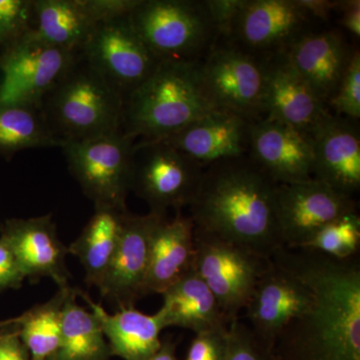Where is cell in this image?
Returning <instances> with one entry per match:
<instances>
[{
	"label": "cell",
	"instance_id": "cell-1",
	"mask_svg": "<svg viewBox=\"0 0 360 360\" xmlns=\"http://www.w3.org/2000/svg\"><path fill=\"white\" fill-rule=\"evenodd\" d=\"M271 259L309 285L314 303L274 345L276 360H360L359 257L281 248Z\"/></svg>",
	"mask_w": 360,
	"mask_h": 360
},
{
	"label": "cell",
	"instance_id": "cell-2",
	"mask_svg": "<svg viewBox=\"0 0 360 360\" xmlns=\"http://www.w3.org/2000/svg\"><path fill=\"white\" fill-rule=\"evenodd\" d=\"M277 186L248 155L207 165L189 205L194 229L271 257L284 248Z\"/></svg>",
	"mask_w": 360,
	"mask_h": 360
},
{
	"label": "cell",
	"instance_id": "cell-3",
	"mask_svg": "<svg viewBox=\"0 0 360 360\" xmlns=\"http://www.w3.org/2000/svg\"><path fill=\"white\" fill-rule=\"evenodd\" d=\"M200 63L161 61L123 104L120 131L136 141H160L217 110L206 96Z\"/></svg>",
	"mask_w": 360,
	"mask_h": 360
},
{
	"label": "cell",
	"instance_id": "cell-4",
	"mask_svg": "<svg viewBox=\"0 0 360 360\" xmlns=\"http://www.w3.org/2000/svg\"><path fill=\"white\" fill-rule=\"evenodd\" d=\"M123 104L120 94L79 53L45 94L39 108L61 146L65 141L120 131Z\"/></svg>",
	"mask_w": 360,
	"mask_h": 360
},
{
	"label": "cell",
	"instance_id": "cell-5",
	"mask_svg": "<svg viewBox=\"0 0 360 360\" xmlns=\"http://www.w3.org/2000/svg\"><path fill=\"white\" fill-rule=\"evenodd\" d=\"M129 18L160 61L200 63L219 39L206 0H139Z\"/></svg>",
	"mask_w": 360,
	"mask_h": 360
},
{
	"label": "cell",
	"instance_id": "cell-6",
	"mask_svg": "<svg viewBox=\"0 0 360 360\" xmlns=\"http://www.w3.org/2000/svg\"><path fill=\"white\" fill-rule=\"evenodd\" d=\"M205 167L165 141H139L132 150L131 191L150 212L167 215L193 202Z\"/></svg>",
	"mask_w": 360,
	"mask_h": 360
},
{
	"label": "cell",
	"instance_id": "cell-7",
	"mask_svg": "<svg viewBox=\"0 0 360 360\" xmlns=\"http://www.w3.org/2000/svg\"><path fill=\"white\" fill-rule=\"evenodd\" d=\"M136 139L122 131L61 144L71 175L96 206L125 210Z\"/></svg>",
	"mask_w": 360,
	"mask_h": 360
},
{
	"label": "cell",
	"instance_id": "cell-8",
	"mask_svg": "<svg viewBox=\"0 0 360 360\" xmlns=\"http://www.w3.org/2000/svg\"><path fill=\"white\" fill-rule=\"evenodd\" d=\"M194 270L217 298L227 321L239 319L255 286L272 266L271 257L194 229Z\"/></svg>",
	"mask_w": 360,
	"mask_h": 360
},
{
	"label": "cell",
	"instance_id": "cell-9",
	"mask_svg": "<svg viewBox=\"0 0 360 360\" xmlns=\"http://www.w3.org/2000/svg\"><path fill=\"white\" fill-rule=\"evenodd\" d=\"M200 68L206 96L215 110L250 122L264 117L266 60L219 40Z\"/></svg>",
	"mask_w": 360,
	"mask_h": 360
},
{
	"label": "cell",
	"instance_id": "cell-10",
	"mask_svg": "<svg viewBox=\"0 0 360 360\" xmlns=\"http://www.w3.org/2000/svg\"><path fill=\"white\" fill-rule=\"evenodd\" d=\"M80 54L120 94L123 103L161 63L134 30L129 13L99 23Z\"/></svg>",
	"mask_w": 360,
	"mask_h": 360
},
{
	"label": "cell",
	"instance_id": "cell-11",
	"mask_svg": "<svg viewBox=\"0 0 360 360\" xmlns=\"http://www.w3.org/2000/svg\"><path fill=\"white\" fill-rule=\"evenodd\" d=\"M78 54L49 44L33 30L0 52V104L39 106Z\"/></svg>",
	"mask_w": 360,
	"mask_h": 360
},
{
	"label": "cell",
	"instance_id": "cell-12",
	"mask_svg": "<svg viewBox=\"0 0 360 360\" xmlns=\"http://www.w3.org/2000/svg\"><path fill=\"white\" fill-rule=\"evenodd\" d=\"M314 20L297 0H245L231 37V42L260 59L286 53L291 45L312 30Z\"/></svg>",
	"mask_w": 360,
	"mask_h": 360
},
{
	"label": "cell",
	"instance_id": "cell-13",
	"mask_svg": "<svg viewBox=\"0 0 360 360\" xmlns=\"http://www.w3.org/2000/svg\"><path fill=\"white\" fill-rule=\"evenodd\" d=\"M354 212L355 198L314 179L277 186V224L284 248H304L326 225Z\"/></svg>",
	"mask_w": 360,
	"mask_h": 360
},
{
	"label": "cell",
	"instance_id": "cell-14",
	"mask_svg": "<svg viewBox=\"0 0 360 360\" xmlns=\"http://www.w3.org/2000/svg\"><path fill=\"white\" fill-rule=\"evenodd\" d=\"M312 303L309 285L272 260V266L258 281L246 305V324L262 345L274 350L286 326L307 312Z\"/></svg>",
	"mask_w": 360,
	"mask_h": 360
},
{
	"label": "cell",
	"instance_id": "cell-15",
	"mask_svg": "<svg viewBox=\"0 0 360 360\" xmlns=\"http://www.w3.org/2000/svg\"><path fill=\"white\" fill-rule=\"evenodd\" d=\"M139 0H34V32L49 44L80 53L99 23L129 13Z\"/></svg>",
	"mask_w": 360,
	"mask_h": 360
},
{
	"label": "cell",
	"instance_id": "cell-16",
	"mask_svg": "<svg viewBox=\"0 0 360 360\" xmlns=\"http://www.w3.org/2000/svg\"><path fill=\"white\" fill-rule=\"evenodd\" d=\"M0 238L13 250L30 283L49 277L58 288L71 286L66 265L70 251L59 238L51 213L32 219H6L0 225Z\"/></svg>",
	"mask_w": 360,
	"mask_h": 360
},
{
	"label": "cell",
	"instance_id": "cell-17",
	"mask_svg": "<svg viewBox=\"0 0 360 360\" xmlns=\"http://www.w3.org/2000/svg\"><path fill=\"white\" fill-rule=\"evenodd\" d=\"M160 217L153 212L137 215L130 212L125 217L120 243L98 288L101 296L120 309L134 307L146 295L151 232Z\"/></svg>",
	"mask_w": 360,
	"mask_h": 360
},
{
	"label": "cell",
	"instance_id": "cell-18",
	"mask_svg": "<svg viewBox=\"0 0 360 360\" xmlns=\"http://www.w3.org/2000/svg\"><path fill=\"white\" fill-rule=\"evenodd\" d=\"M312 179L354 198L360 191V135L356 122L329 113L310 134Z\"/></svg>",
	"mask_w": 360,
	"mask_h": 360
},
{
	"label": "cell",
	"instance_id": "cell-19",
	"mask_svg": "<svg viewBox=\"0 0 360 360\" xmlns=\"http://www.w3.org/2000/svg\"><path fill=\"white\" fill-rule=\"evenodd\" d=\"M248 156L277 184L312 179L311 142L285 123L267 117L253 122Z\"/></svg>",
	"mask_w": 360,
	"mask_h": 360
},
{
	"label": "cell",
	"instance_id": "cell-20",
	"mask_svg": "<svg viewBox=\"0 0 360 360\" xmlns=\"http://www.w3.org/2000/svg\"><path fill=\"white\" fill-rule=\"evenodd\" d=\"M288 60L286 53L266 59L264 117L310 134L330 113Z\"/></svg>",
	"mask_w": 360,
	"mask_h": 360
},
{
	"label": "cell",
	"instance_id": "cell-21",
	"mask_svg": "<svg viewBox=\"0 0 360 360\" xmlns=\"http://www.w3.org/2000/svg\"><path fill=\"white\" fill-rule=\"evenodd\" d=\"M354 51L342 30L330 28L303 35L291 45L286 56L300 77L328 108Z\"/></svg>",
	"mask_w": 360,
	"mask_h": 360
},
{
	"label": "cell",
	"instance_id": "cell-22",
	"mask_svg": "<svg viewBox=\"0 0 360 360\" xmlns=\"http://www.w3.org/2000/svg\"><path fill=\"white\" fill-rule=\"evenodd\" d=\"M252 122L243 116L214 110L161 141L205 167L217 161L248 155Z\"/></svg>",
	"mask_w": 360,
	"mask_h": 360
},
{
	"label": "cell",
	"instance_id": "cell-23",
	"mask_svg": "<svg viewBox=\"0 0 360 360\" xmlns=\"http://www.w3.org/2000/svg\"><path fill=\"white\" fill-rule=\"evenodd\" d=\"M195 236L194 224L182 210L172 219L160 215L150 238L146 295H161L172 284L194 270Z\"/></svg>",
	"mask_w": 360,
	"mask_h": 360
},
{
	"label": "cell",
	"instance_id": "cell-24",
	"mask_svg": "<svg viewBox=\"0 0 360 360\" xmlns=\"http://www.w3.org/2000/svg\"><path fill=\"white\" fill-rule=\"evenodd\" d=\"M77 292L89 305L101 324L108 341L111 356L124 360H146L160 349L162 341L160 333L165 328L158 312L146 314L134 307L110 314L87 293L78 288Z\"/></svg>",
	"mask_w": 360,
	"mask_h": 360
},
{
	"label": "cell",
	"instance_id": "cell-25",
	"mask_svg": "<svg viewBox=\"0 0 360 360\" xmlns=\"http://www.w3.org/2000/svg\"><path fill=\"white\" fill-rule=\"evenodd\" d=\"M161 295L163 302L158 314L165 328L189 329L198 335L229 326L217 298L195 270L172 284Z\"/></svg>",
	"mask_w": 360,
	"mask_h": 360
},
{
	"label": "cell",
	"instance_id": "cell-26",
	"mask_svg": "<svg viewBox=\"0 0 360 360\" xmlns=\"http://www.w3.org/2000/svg\"><path fill=\"white\" fill-rule=\"evenodd\" d=\"M127 208L96 206L94 213L68 251L79 259L89 288H101L122 236Z\"/></svg>",
	"mask_w": 360,
	"mask_h": 360
},
{
	"label": "cell",
	"instance_id": "cell-27",
	"mask_svg": "<svg viewBox=\"0 0 360 360\" xmlns=\"http://www.w3.org/2000/svg\"><path fill=\"white\" fill-rule=\"evenodd\" d=\"M71 288L63 305L60 341L49 360H110V347L98 321L77 302Z\"/></svg>",
	"mask_w": 360,
	"mask_h": 360
},
{
	"label": "cell",
	"instance_id": "cell-28",
	"mask_svg": "<svg viewBox=\"0 0 360 360\" xmlns=\"http://www.w3.org/2000/svg\"><path fill=\"white\" fill-rule=\"evenodd\" d=\"M71 288H59L49 302L34 305L20 316L8 319L30 352V359L49 360L58 350L63 305Z\"/></svg>",
	"mask_w": 360,
	"mask_h": 360
},
{
	"label": "cell",
	"instance_id": "cell-29",
	"mask_svg": "<svg viewBox=\"0 0 360 360\" xmlns=\"http://www.w3.org/2000/svg\"><path fill=\"white\" fill-rule=\"evenodd\" d=\"M60 148L39 106L0 104V156L11 160L21 150Z\"/></svg>",
	"mask_w": 360,
	"mask_h": 360
},
{
	"label": "cell",
	"instance_id": "cell-30",
	"mask_svg": "<svg viewBox=\"0 0 360 360\" xmlns=\"http://www.w3.org/2000/svg\"><path fill=\"white\" fill-rule=\"evenodd\" d=\"M335 259L347 260L359 257L360 217L359 212L347 213L326 225L304 248Z\"/></svg>",
	"mask_w": 360,
	"mask_h": 360
},
{
	"label": "cell",
	"instance_id": "cell-31",
	"mask_svg": "<svg viewBox=\"0 0 360 360\" xmlns=\"http://www.w3.org/2000/svg\"><path fill=\"white\" fill-rule=\"evenodd\" d=\"M34 30V0H0V52Z\"/></svg>",
	"mask_w": 360,
	"mask_h": 360
},
{
	"label": "cell",
	"instance_id": "cell-32",
	"mask_svg": "<svg viewBox=\"0 0 360 360\" xmlns=\"http://www.w3.org/2000/svg\"><path fill=\"white\" fill-rule=\"evenodd\" d=\"M333 115L352 122L360 118V52L355 49L345 75L341 78L335 96L328 104Z\"/></svg>",
	"mask_w": 360,
	"mask_h": 360
},
{
	"label": "cell",
	"instance_id": "cell-33",
	"mask_svg": "<svg viewBox=\"0 0 360 360\" xmlns=\"http://www.w3.org/2000/svg\"><path fill=\"white\" fill-rule=\"evenodd\" d=\"M225 360H276L274 352L262 345L243 319L229 326V347Z\"/></svg>",
	"mask_w": 360,
	"mask_h": 360
},
{
	"label": "cell",
	"instance_id": "cell-34",
	"mask_svg": "<svg viewBox=\"0 0 360 360\" xmlns=\"http://www.w3.org/2000/svg\"><path fill=\"white\" fill-rule=\"evenodd\" d=\"M229 328H220L194 336L184 360H225Z\"/></svg>",
	"mask_w": 360,
	"mask_h": 360
},
{
	"label": "cell",
	"instance_id": "cell-35",
	"mask_svg": "<svg viewBox=\"0 0 360 360\" xmlns=\"http://www.w3.org/2000/svg\"><path fill=\"white\" fill-rule=\"evenodd\" d=\"M245 0H206L208 11L219 32V40L231 37L232 27Z\"/></svg>",
	"mask_w": 360,
	"mask_h": 360
},
{
	"label": "cell",
	"instance_id": "cell-36",
	"mask_svg": "<svg viewBox=\"0 0 360 360\" xmlns=\"http://www.w3.org/2000/svg\"><path fill=\"white\" fill-rule=\"evenodd\" d=\"M25 276L18 259L6 241L0 238V292L7 290H18Z\"/></svg>",
	"mask_w": 360,
	"mask_h": 360
},
{
	"label": "cell",
	"instance_id": "cell-37",
	"mask_svg": "<svg viewBox=\"0 0 360 360\" xmlns=\"http://www.w3.org/2000/svg\"><path fill=\"white\" fill-rule=\"evenodd\" d=\"M0 360H32L18 330L8 319L4 321V335L0 340Z\"/></svg>",
	"mask_w": 360,
	"mask_h": 360
},
{
	"label": "cell",
	"instance_id": "cell-38",
	"mask_svg": "<svg viewBox=\"0 0 360 360\" xmlns=\"http://www.w3.org/2000/svg\"><path fill=\"white\" fill-rule=\"evenodd\" d=\"M338 13H340L341 27L347 30L354 37H360V1L359 0H347L340 1Z\"/></svg>",
	"mask_w": 360,
	"mask_h": 360
},
{
	"label": "cell",
	"instance_id": "cell-39",
	"mask_svg": "<svg viewBox=\"0 0 360 360\" xmlns=\"http://www.w3.org/2000/svg\"><path fill=\"white\" fill-rule=\"evenodd\" d=\"M298 4L309 13L314 21L328 22L333 14L338 13L340 1L330 0H297Z\"/></svg>",
	"mask_w": 360,
	"mask_h": 360
},
{
	"label": "cell",
	"instance_id": "cell-40",
	"mask_svg": "<svg viewBox=\"0 0 360 360\" xmlns=\"http://www.w3.org/2000/svg\"><path fill=\"white\" fill-rule=\"evenodd\" d=\"M177 341L167 338L161 341L160 349L146 360H179L176 355Z\"/></svg>",
	"mask_w": 360,
	"mask_h": 360
},
{
	"label": "cell",
	"instance_id": "cell-41",
	"mask_svg": "<svg viewBox=\"0 0 360 360\" xmlns=\"http://www.w3.org/2000/svg\"><path fill=\"white\" fill-rule=\"evenodd\" d=\"M4 330V321H0V340H1L2 335Z\"/></svg>",
	"mask_w": 360,
	"mask_h": 360
}]
</instances>
